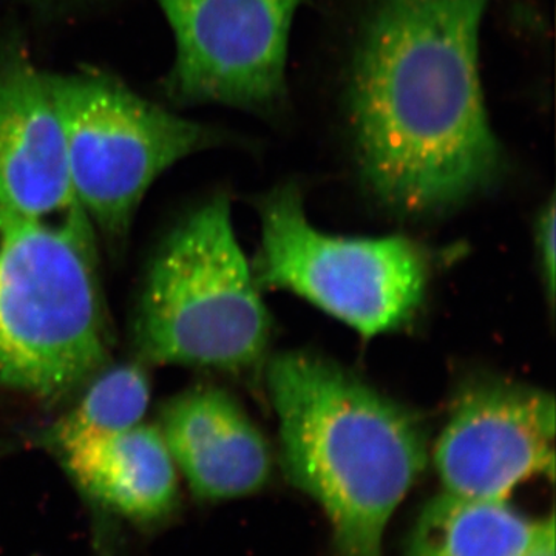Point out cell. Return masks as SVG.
<instances>
[{
	"mask_svg": "<svg viewBox=\"0 0 556 556\" xmlns=\"http://www.w3.org/2000/svg\"><path fill=\"white\" fill-rule=\"evenodd\" d=\"M486 5L376 0L364 22L348 79V121L365 185L394 211H448L503 170L479 70Z\"/></svg>",
	"mask_w": 556,
	"mask_h": 556,
	"instance_id": "6da1fadb",
	"label": "cell"
},
{
	"mask_svg": "<svg viewBox=\"0 0 556 556\" xmlns=\"http://www.w3.org/2000/svg\"><path fill=\"white\" fill-rule=\"evenodd\" d=\"M266 383L281 466L324 508L336 554L383 556L388 522L427 467L422 422L316 354H277Z\"/></svg>",
	"mask_w": 556,
	"mask_h": 556,
	"instance_id": "7a4b0ae2",
	"label": "cell"
},
{
	"mask_svg": "<svg viewBox=\"0 0 556 556\" xmlns=\"http://www.w3.org/2000/svg\"><path fill=\"white\" fill-rule=\"evenodd\" d=\"M109 354L93 225L0 214V388L58 401Z\"/></svg>",
	"mask_w": 556,
	"mask_h": 556,
	"instance_id": "3957f363",
	"label": "cell"
},
{
	"mask_svg": "<svg viewBox=\"0 0 556 556\" xmlns=\"http://www.w3.org/2000/svg\"><path fill=\"white\" fill-rule=\"evenodd\" d=\"M270 318L225 195L186 215L150 263L134 321L149 364L243 372L266 357Z\"/></svg>",
	"mask_w": 556,
	"mask_h": 556,
	"instance_id": "277c9868",
	"label": "cell"
},
{
	"mask_svg": "<svg viewBox=\"0 0 556 556\" xmlns=\"http://www.w3.org/2000/svg\"><path fill=\"white\" fill-rule=\"evenodd\" d=\"M80 206L118 241L129 232L150 186L218 135L153 104L100 72L46 75Z\"/></svg>",
	"mask_w": 556,
	"mask_h": 556,
	"instance_id": "5b68a950",
	"label": "cell"
},
{
	"mask_svg": "<svg viewBox=\"0 0 556 556\" xmlns=\"http://www.w3.org/2000/svg\"><path fill=\"white\" fill-rule=\"evenodd\" d=\"M258 288H281L350 325L365 338L394 331L426 298L428 262L405 237L342 239L309 225L295 185L260 200Z\"/></svg>",
	"mask_w": 556,
	"mask_h": 556,
	"instance_id": "8992f818",
	"label": "cell"
},
{
	"mask_svg": "<svg viewBox=\"0 0 556 556\" xmlns=\"http://www.w3.org/2000/svg\"><path fill=\"white\" fill-rule=\"evenodd\" d=\"M175 36L174 100L273 110L302 0H156Z\"/></svg>",
	"mask_w": 556,
	"mask_h": 556,
	"instance_id": "52a82bcc",
	"label": "cell"
},
{
	"mask_svg": "<svg viewBox=\"0 0 556 556\" xmlns=\"http://www.w3.org/2000/svg\"><path fill=\"white\" fill-rule=\"evenodd\" d=\"M555 399L538 388L479 380L460 391L434 448L444 492L507 500L536 477L554 479Z\"/></svg>",
	"mask_w": 556,
	"mask_h": 556,
	"instance_id": "ba28073f",
	"label": "cell"
},
{
	"mask_svg": "<svg viewBox=\"0 0 556 556\" xmlns=\"http://www.w3.org/2000/svg\"><path fill=\"white\" fill-rule=\"evenodd\" d=\"M0 214L33 222H90L73 186L67 142L47 76L16 46L0 50Z\"/></svg>",
	"mask_w": 556,
	"mask_h": 556,
	"instance_id": "9c48e42d",
	"label": "cell"
},
{
	"mask_svg": "<svg viewBox=\"0 0 556 556\" xmlns=\"http://www.w3.org/2000/svg\"><path fill=\"white\" fill-rule=\"evenodd\" d=\"M159 428L178 473L199 500H237L268 484V442L222 388L178 394L161 413Z\"/></svg>",
	"mask_w": 556,
	"mask_h": 556,
	"instance_id": "30bf717a",
	"label": "cell"
},
{
	"mask_svg": "<svg viewBox=\"0 0 556 556\" xmlns=\"http://www.w3.org/2000/svg\"><path fill=\"white\" fill-rule=\"evenodd\" d=\"M98 506L137 526H155L178 507L179 473L159 426L86 439L56 453Z\"/></svg>",
	"mask_w": 556,
	"mask_h": 556,
	"instance_id": "8fae6325",
	"label": "cell"
},
{
	"mask_svg": "<svg viewBox=\"0 0 556 556\" xmlns=\"http://www.w3.org/2000/svg\"><path fill=\"white\" fill-rule=\"evenodd\" d=\"M554 529V515L530 518L507 500L442 492L420 511L407 556H529Z\"/></svg>",
	"mask_w": 556,
	"mask_h": 556,
	"instance_id": "7c38bea8",
	"label": "cell"
},
{
	"mask_svg": "<svg viewBox=\"0 0 556 556\" xmlns=\"http://www.w3.org/2000/svg\"><path fill=\"white\" fill-rule=\"evenodd\" d=\"M75 408L46 433L54 453L86 441L108 437L141 424L150 404V380L139 364L102 368L89 380Z\"/></svg>",
	"mask_w": 556,
	"mask_h": 556,
	"instance_id": "4fadbf2b",
	"label": "cell"
},
{
	"mask_svg": "<svg viewBox=\"0 0 556 556\" xmlns=\"http://www.w3.org/2000/svg\"><path fill=\"white\" fill-rule=\"evenodd\" d=\"M555 200L551 199L541 211L536 222V247L540 252L541 270L547 289V299L554 302L555 295Z\"/></svg>",
	"mask_w": 556,
	"mask_h": 556,
	"instance_id": "5bb4252c",
	"label": "cell"
},
{
	"mask_svg": "<svg viewBox=\"0 0 556 556\" xmlns=\"http://www.w3.org/2000/svg\"><path fill=\"white\" fill-rule=\"evenodd\" d=\"M529 556H555V529L541 540Z\"/></svg>",
	"mask_w": 556,
	"mask_h": 556,
	"instance_id": "9a60e30c",
	"label": "cell"
}]
</instances>
